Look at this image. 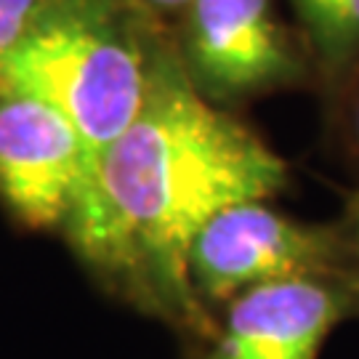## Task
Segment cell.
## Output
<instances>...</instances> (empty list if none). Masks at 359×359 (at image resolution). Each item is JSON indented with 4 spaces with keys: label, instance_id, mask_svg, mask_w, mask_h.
I'll use <instances>...</instances> for the list:
<instances>
[{
    "label": "cell",
    "instance_id": "obj_1",
    "mask_svg": "<svg viewBox=\"0 0 359 359\" xmlns=\"http://www.w3.org/2000/svg\"><path fill=\"white\" fill-rule=\"evenodd\" d=\"M285 187L283 157L194 90L168 32L139 115L88 163L62 229L139 309L210 333L187 271L189 245L218 210L271 200Z\"/></svg>",
    "mask_w": 359,
    "mask_h": 359
},
{
    "label": "cell",
    "instance_id": "obj_2",
    "mask_svg": "<svg viewBox=\"0 0 359 359\" xmlns=\"http://www.w3.org/2000/svg\"><path fill=\"white\" fill-rule=\"evenodd\" d=\"M165 38L136 0H51L0 65V86L56 107L93 160L139 115Z\"/></svg>",
    "mask_w": 359,
    "mask_h": 359
},
{
    "label": "cell",
    "instance_id": "obj_3",
    "mask_svg": "<svg viewBox=\"0 0 359 359\" xmlns=\"http://www.w3.org/2000/svg\"><path fill=\"white\" fill-rule=\"evenodd\" d=\"M173 48L194 90L224 109L304 83L314 67L274 0H189Z\"/></svg>",
    "mask_w": 359,
    "mask_h": 359
},
{
    "label": "cell",
    "instance_id": "obj_4",
    "mask_svg": "<svg viewBox=\"0 0 359 359\" xmlns=\"http://www.w3.org/2000/svg\"><path fill=\"white\" fill-rule=\"evenodd\" d=\"M187 271L208 309L256 285L348 274V240L344 224H311L285 216L269 200H245L218 210L197 231Z\"/></svg>",
    "mask_w": 359,
    "mask_h": 359
},
{
    "label": "cell",
    "instance_id": "obj_5",
    "mask_svg": "<svg viewBox=\"0 0 359 359\" xmlns=\"http://www.w3.org/2000/svg\"><path fill=\"white\" fill-rule=\"evenodd\" d=\"M83 136L56 107L0 86V200L32 229H62L88 173Z\"/></svg>",
    "mask_w": 359,
    "mask_h": 359
},
{
    "label": "cell",
    "instance_id": "obj_6",
    "mask_svg": "<svg viewBox=\"0 0 359 359\" xmlns=\"http://www.w3.org/2000/svg\"><path fill=\"white\" fill-rule=\"evenodd\" d=\"M354 309L359 301L348 274L256 285L226 301L203 359H317Z\"/></svg>",
    "mask_w": 359,
    "mask_h": 359
},
{
    "label": "cell",
    "instance_id": "obj_7",
    "mask_svg": "<svg viewBox=\"0 0 359 359\" xmlns=\"http://www.w3.org/2000/svg\"><path fill=\"white\" fill-rule=\"evenodd\" d=\"M314 72L344 88L359 69V0H287Z\"/></svg>",
    "mask_w": 359,
    "mask_h": 359
},
{
    "label": "cell",
    "instance_id": "obj_8",
    "mask_svg": "<svg viewBox=\"0 0 359 359\" xmlns=\"http://www.w3.org/2000/svg\"><path fill=\"white\" fill-rule=\"evenodd\" d=\"M51 0H0V65L29 35Z\"/></svg>",
    "mask_w": 359,
    "mask_h": 359
},
{
    "label": "cell",
    "instance_id": "obj_9",
    "mask_svg": "<svg viewBox=\"0 0 359 359\" xmlns=\"http://www.w3.org/2000/svg\"><path fill=\"white\" fill-rule=\"evenodd\" d=\"M344 231H346L348 240V274H351V285H354V293L359 301V189L348 197Z\"/></svg>",
    "mask_w": 359,
    "mask_h": 359
},
{
    "label": "cell",
    "instance_id": "obj_10",
    "mask_svg": "<svg viewBox=\"0 0 359 359\" xmlns=\"http://www.w3.org/2000/svg\"><path fill=\"white\" fill-rule=\"evenodd\" d=\"M344 88L348 90L346 99V136H348V147L354 157L359 160V69L351 75Z\"/></svg>",
    "mask_w": 359,
    "mask_h": 359
},
{
    "label": "cell",
    "instance_id": "obj_11",
    "mask_svg": "<svg viewBox=\"0 0 359 359\" xmlns=\"http://www.w3.org/2000/svg\"><path fill=\"white\" fill-rule=\"evenodd\" d=\"M136 3L142 6L144 11L157 16L160 22H165V19H176L189 0H136Z\"/></svg>",
    "mask_w": 359,
    "mask_h": 359
}]
</instances>
